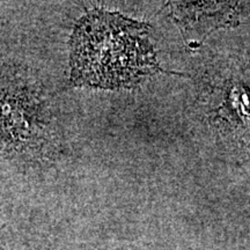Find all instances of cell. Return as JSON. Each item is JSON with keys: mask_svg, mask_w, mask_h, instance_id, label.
I'll use <instances>...</instances> for the list:
<instances>
[{"mask_svg": "<svg viewBox=\"0 0 250 250\" xmlns=\"http://www.w3.org/2000/svg\"><path fill=\"white\" fill-rule=\"evenodd\" d=\"M146 24L95 11L78 22L72 36V81L76 85L136 86L158 68Z\"/></svg>", "mask_w": 250, "mask_h": 250, "instance_id": "6da1fadb", "label": "cell"}]
</instances>
